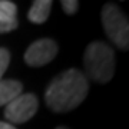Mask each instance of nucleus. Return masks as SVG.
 Wrapping results in <instances>:
<instances>
[{
  "label": "nucleus",
  "instance_id": "f257e3e1",
  "mask_svg": "<svg viewBox=\"0 0 129 129\" xmlns=\"http://www.w3.org/2000/svg\"><path fill=\"white\" fill-rule=\"evenodd\" d=\"M88 78L78 69H68L57 75L46 89L45 101L56 113L73 111L88 96Z\"/></svg>",
  "mask_w": 129,
  "mask_h": 129
},
{
  "label": "nucleus",
  "instance_id": "f03ea898",
  "mask_svg": "<svg viewBox=\"0 0 129 129\" xmlns=\"http://www.w3.org/2000/svg\"><path fill=\"white\" fill-rule=\"evenodd\" d=\"M83 66L92 80L108 83L115 75V53L105 42H92L85 50Z\"/></svg>",
  "mask_w": 129,
  "mask_h": 129
},
{
  "label": "nucleus",
  "instance_id": "7ed1b4c3",
  "mask_svg": "<svg viewBox=\"0 0 129 129\" xmlns=\"http://www.w3.org/2000/svg\"><path fill=\"white\" fill-rule=\"evenodd\" d=\"M102 24L108 37L119 49L129 47V23L128 17L113 3H106L102 9Z\"/></svg>",
  "mask_w": 129,
  "mask_h": 129
},
{
  "label": "nucleus",
  "instance_id": "20e7f679",
  "mask_svg": "<svg viewBox=\"0 0 129 129\" xmlns=\"http://www.w3.org/2000/svg\"><path fill=\"white\" fill-rule=\"evenodd\" d=\"M37 108H39V102L35 95L32 93L19 95L6 105L5 118L13 123H24L35 116Z\"/></svg>",
  "mask_w": 129,
  "mask_h": 129
},
{
  "label": "nucleus",
  "instance_id": "39448f33",
  "mask_svg": "<svg viewBox=\"0 0 129 129\" xmlns=\"http://www.w3.org/2000/svg\"><path fill=\"white\" fill-rule=\"evenodd\" d=\"M57 55V45L52 39H39L24 52V62L32 68H40L50 63Z\"/></svg>",
  "mask_w": 129,
  "mask_h": 129
},
{
  "label": "nucleus",
  "instance_id": "423d86ee",
  "mask_svg": "<svg viewBox=\"0 0 129 129\" xmlns=\"http://www.w3.org/2000/svg\"><path fill=\"white\" fill-rule=\"evenodd\" d=\"M23 86L19 80L14 79H2L0 80V106L7 105L14 98L22 95Z\"/></svg>",
  "mask_w": 129,
  "mask_h": 129
},
{
  "label": "nucleus",
  "instance_id": "0eeeda50",
  "mask_svg": "<svg viewBox=\"0 0 129 129\" xmlns=\"http://www.w3.org/2000/svg\"><path fill=\"white\" fill-rule=\"evenodd\" d=\"M50 10H52L50 0H35L27 13V19L32 23L42 24L47 20L49 14H50Z\"/></svg>",
  "mask_w": 129,
  "mask_h": 129
},
{
  "label": "nucleus",
  "instance_id": "6e6552de",
  "mask_svg": "<svg viewBox=\"0 0 129 129\" xmlns=\"http://www.w3.org/2000/svg\"><path fill=\"white\" fill-rule=\"evenodd\" d=\"M17 6L9 0H0V22L13 23L17 22Z\"/></svg>",
  "mask_w": 129,
  "mask_h": 129
},
{
  "label": "nucleus",
  "instance_id": "1a4fd4ad",
  "mask_svg": "<svg viewBox=\"0 0 129 129\" xmlns=\"http://www.w3.org/2000/svg\"><path fill=\"white\" fill-rule=\"evenodd\" d=\"M9 63H10V53L7 49L5 47H0V80L3 78L5 72L9 68Z\"/></svg>",
  "mask_w": 129,
  "mask_h": 129
},
{
  "label": "nucleus",
  "instance_id": "9d476101",
  "mask_svg": "<svg viewBox=\"0 0 129 129\" xmlns=\"http://www.w3.org/2000/svg\"><path fill=\"white\" fill-rule=\"evenodd\" d=\"M62 9L66 14H75L79 9V2H76V0H63L62 2Z\"/></svg>",
  "mask_w": 129,
  "mask_h": 129
},
{
  "label": "nucleus",
  "instance_id": "9b49d317",
  "mask_svg": "<svg viewBox=\"0 0 129 129\" xmlns=\"http://www.w3.org/2000/svg\"><path fill=\"white\" fill-rule=\"evenodd\" d=\"M19 26V22H13V23H5V22H0V33H9L16 30Z\"/></svg>",
  "mask_w": 129,
  "mask_h": 129
},
{
  "label": "nucleus",
  "instance_id": "f8f14e48",
  "mask_svg": "<svg viewBox=\"0 0 129 129\" xmlns=\"http://www.w3.org/2000/svg\"><path fill=\"white\" fill-rule=\"evenodd\" d=\"M0 129H16L14 126H12L10 123H6V122H0Z\"/></svg>",
  "mask_w": 129,
  "mask_h": 129
},
{
  "label": "nucleus",
  "instance_id": "ddd939ff",
  "mask_svg": "<svg viewBox=\"0 0 129 129\" xmlns=\"http://www.w3.org/2000/svg\"><path fill=\"white\" fill-rule=\"evenodd\" d=\"M55 129H68V128H64V126H57V128H55Z\"/></svg>",
  "mask_w": 129,
  "mask_h": 129
}]
</instances>
